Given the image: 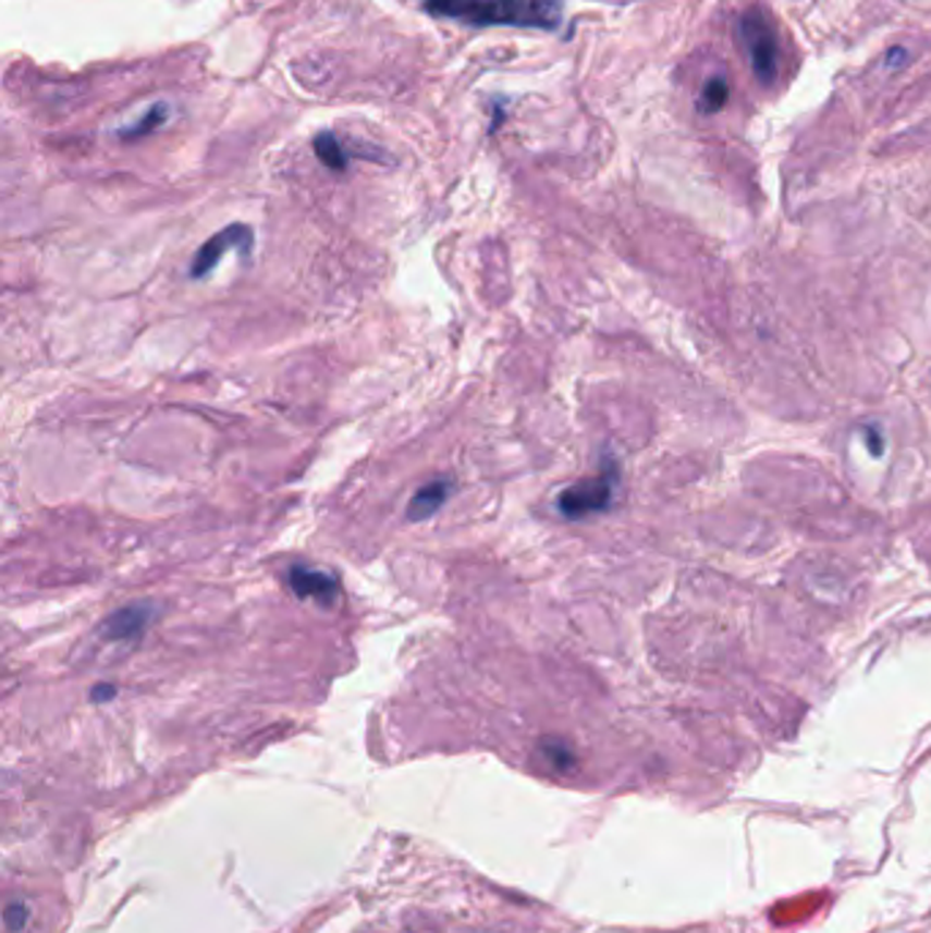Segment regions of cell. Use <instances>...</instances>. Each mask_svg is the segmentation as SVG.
<instances>
[{"label":"cell","instance_id":"12","mask_svg":"<svg viewBox=\"0 0 931 933\" xmlns=\"http://www.w3.org/2000/svg\"><path fill=\"white\" fill-rule=\"evenodd\" d=\"M28 925V906L20 904V900H14V904L7 906V928L12 933L23 931V928Z\"/></svg>","mask_w":931,"mask_h":933},{"label":"cell","instance_id":"5","mask_svg":"<svg viewBox=\"0 0 931 933\" xmlns=\"http://www.w3.org/2000/svg\"><path fill=\"white\" fill-rule=\"evenodd\" d=\"M154 619V606L150 603H132V606H123L118 612H112L110 617L101 623V636L110 641H137L145 634L148 623Z\"/></svg>","mask_w":931,"mask_h":933},{"label":"cell","instance_id":"6","mask_svg":"<svg viewBox=\"0 0 931 933\" xmlns=\"http://www.w3.org/2000/svg\"><path fill=\"white\" fill-rule=\"evenodd\" d=\"M290 587L298 598H317V601H333L339 592V579L331 570L306 568V565H293L290 568Z\"/></svg>","mask_w":931,"mask_h":933},{"label":"cell","instance_id":"11","mask_svg":"<svg viewBox=\"0 0 931 933\" xmlns=\"http://www.w3.org/2000/svg\"><path fill=\"white\" fill-rule=\"evenodd\" d=\"M541 748H543V757H547V762L552 764L554 770H563V773H566V770L574 768V753L568 751L563 742L547 740Z\"/></svg>","mask_w":931,"mask_h":933},{"label":"cell","instance_id":"1","mask_svg":"<svg viewBox=\"0 0 931 933\" xmlns=\"http://www.w3.org/2000/svg\"><path fill=\"white\" fill-rule=\"evenodd\" d=\"M424 9L473 28L554 30L563 23V0H427Z\"/></svg>","mask_w":931,"mask_h":933},{"label":"cell","instance_id":"4","mask_svg":"<svg viewBox=\"0 0 931 933\" xmlns=\"http://www.w3.org/2000/svg\"><path fill=\"white\" fill-rule=\"evenodd\" d=\"M252 246H255V232H252V226H246V224L224 226L222 232H217L213 238H208L206 244L200 246V251H197L195 260H192L189 277L192 279L208 277V273H211L213 268L219 266V260H222V257L228 255L230 249L249 255Z\"/></svg>","mask_w":931,"mask_h":933},{"label":"cell","instance_id":"10","mask_svg":"<svg viewBox=\"0 0 931 933\" xmlns=\"http://www.w3.org/2000/svg\"><path fill=\"white\" fill-rule=\"evenodd\" d=\"M730 101V83L726 77H713L705 83L702 94H699V110L702 112H719Z\"/></svg>","mask_w":931,"mask_h":933},{"label":"cell","instance_id":"2","mask_svg":"<svg viewBox=\"0 0 931 933\" xmlns=\"http://www.w3.org/2000/svg\"><path fill=\"white\" fill-rule=\"evenodd\" d=\"M743 45L749 50L751 69L762 85H771L779 74V41L771 14L762 7H751L740 17Z\"/></svg>","mask_w":931,"mask_h":933},{"label":"cell","instance_id":"9","mask_svg":"<svg viewBox=\"0 0 931 933\" xmlns=\"http://www.w3.org/2000/svg\"><path fill=\"white\" fill-rule=\"evenodd\" d=\"M167 118H170V110H167V105H154L148 112H145L143 118H139L137 123H132V126H126L121 132L123 139H139L145 137V134L156 132L159 126H164Z\"/></svg>","mask_w":931,"mask_h":933},{"label":"cell","instance_id":"3","mask_svg":"<svg viewBox=\"0 0 931 933\" xmlns=\"http://www.w3.org/2000/svg\"><path fill=\"white\" fill-rule=\"evenodd\" d=\"M615 489L617 467L615 464H607L599 476L585 478V481L563 489L561 498H558V511H561L566 519H585V516L590 514H601V511H607L612 505Z\"/></svg>","mask_w":931,"mask_h":933},{"label":"cell","instance_id":"13","mask_svg":"<svg viewBox=\"0 0 931 933\" xmlns=\"http://www.w3.org/2000/svg\"><path fill=\"white\" fill-rule=\"evenodd\" d=\"M115 693H118L115 685L99 683V685H94V690H90V699H94L96 704H105V702H110V699H115Z\"/></svg>","mask_w":931,"mask_h":933},{"label":"cell","instance_id":"7","mask_svg":"<svg viewBox=\"0 0 931 933\" xmlns=\"http://www.w3.org/2000/svg\"><path fill=\"white\" fill-rule=\"evenodd\" d=\"M451 489L454 483L449 478H438V481H429L427 487H421L416 492V498L407 505V519L411 521H427L438 514L445 505V500L451 498Z\"/></svg>","mask_w":931,"mask_h":933},{"label":"cell","instance_id":"8","mask_svg":"<svg viewBox=\"0 0 931 933\" xmlns=\"http://www.w3.org/2000/svg\"><path fill=\"white\" fill-rule=\"evenodd\" d=\"M315 154H317V159H320L322 164L328 167V170H336V172L347 170L350 156H347V150H344V145L339 143L336 134H331V132L317 134V137H315Z\"/></svg>","mask_w":931,"mask_h":933}]
</instances>
